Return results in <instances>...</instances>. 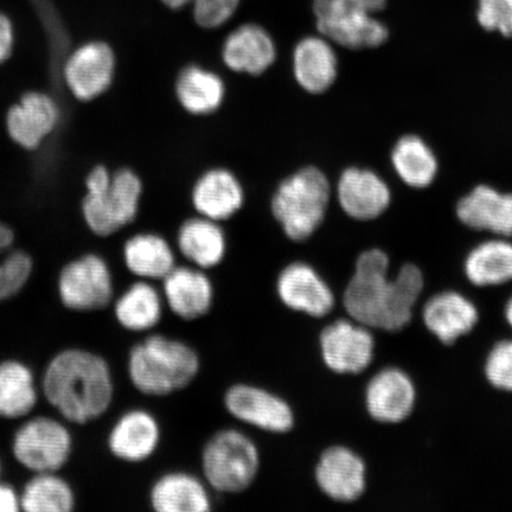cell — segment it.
I'll return each instance as SVG.
<instances>
[{"label": "cell", "instance_id": "836d02e7", "mask_svg": "<svg viewBox=\"0 0 512 512\" xmlns=\"http://www.w3.org/2000/svg\"><path fill=\"white\" fill-rule=\"evenodd\" d=\"M15 239L14 230L0 222V302L17 296L34 271L31 256L14 248Z\"/></svg>", "mask_w": 512, "mask_h": 512}, {"label": "cell", "instance_id": "3957f363", "mask_svg": "<svg viewBox=\"0 0 512 512\" xmlns=\"http://www.w3.org/2000/svg\"><path fill=\"white\" fill-rule=\"evenodd\" d=\"M201 358L188 343L150 335L128 352L127 375L140 394L163 398L187 388L200 374Z\"/></svg>", "mask_w": 512, "mask_h": 512}, {"label": "cell", "instance_id": "8d00e7d4", "mask_svg": "<svg viewBox=\"0 0 512 512\" xmlns=\"http://www.w3.org/2000/svg\"><path fill=\"white\" fill-rule=\"evenodd\" d=\"M476 16L483 30L512 38V0H478Z\"/></svg>", "mask_w": 512, "mask_h": 512}, {"label": "cell", "instance_id": "83f0119b", "mask_svg": "<svg viewBox=\"0 0 512 512\" xmlns=\"http://www.w3.org/2000/svg\"><path fill=\"white\" fill-rule=\"evenodd\" d=\"M210 492L204 479L185 471H171L153 483L149 501L157 512H208L213 509Z\"/></svg>", "mask_w": 512, "mask_h": 512}, {"label": "cell", "instance_id": "ba28073f", "mask_svg": "<svg viewBox=\"0 0 512 512\" xmlns=\"http://www.w3.org/2000/svg\"><path fill=\"white\" fill-rule=\"evenodd\" d=\"M72 451V433L63 422L50 416H35L24 422L12 441L17 462L35 473L60 471Z\"/></svg>", "mask_w": 512, "mask_h": 512}, {"label": "cell", "instance_id": "7a4b0ae2", "mask_svg": "<svg viewBox=\"0 0 512 512\" xmlns=\"http://www.w3.org/2000/svg\"><path fill=\"white\" fill-rule=\"evenodd\" d=\"M50 406L70 424L86 425L110 409L114 380L110 364L95 352L70 348L51 358L42 379Z\"/></svg>", "mask_w": 512, "mask_h": 512}, {"label": "cell", "instance_id": "5b68a950", "mask_svg": "<svg viewBox=\"0 0 512 512\" xmlns=\"http://www.w3.org/2000/svg\"><path fill=\"white\" fill-rule=\"evenodd\" d=\"M388 0H313L318 34L338 48L361 51L377 49L390 32L379 16Z\"/></svg>", "mask_w": 512, "mask_h": 512}, {"label": "cell", "instance_id": "8fae6325", "mask_svg": "<svg viewBox=\"0 0 512 512\" xmlns=\"http://www.w3.org/2000/svg\"><path fill=\"white\" fill-rule=\"evenodd\" d=\"M227 413L235 420L271 434H286L296 426V414L284 398L251 383H236L223 396Z\"/></svg>", "mask_w": 512, "mask_h": 512}, {"label": "cell", "instance_id": "1f68e13d", "mask_svg": "<svg viewBox=\"0 0 512 512\" xmlns=\"http://www.w3.org/2000/svg\"><path fill=\"white\" fill-rule=\"evenodd\" d=\"M38 399L35 376L16 360L0 363V418L21 419L29 415Z\"/></svg>", "mask_w": 512, "mask_h": 512}, {"label": "cell", "instance_id": "ac0fdd59", "mask_svg": "<svg viewBox=\"0 0 512 512\" xmlns=\"http://www.w3.org/2000/svg\"><path fill=\"white\" fill-rule=\"evenodd\" d=\"M61 111L53 96L30 91L9 108L5 127L12 142L22 149H38L60 124Z\"/></svg>", "mask_w": 512, "mask_h": 512}, {"label": "cell", "instance_id": "8992f818", "mask_svg": "<svg viewBox=\"0 0 512 512\" xmlns=\"http://www.w3.org/2000/svg\"><path fill=\"white\" fill-rule=\"evenodd\" d=\"M204 482L219 494H241L258 478L261 467L259 446L236 428L217 431L201 453Z\"/></svg>", "mask_w": 512, "mask_h": 512}, {"label": "cell", "instance_id": "484cf974", "mask_svg": "<svg viewBox=\"0 0 512 512\" xmlns=\"http://www.w3.org/2000/svg\"><path fill=\"white\" fill-rule=\"evenodd\" d=\"M389 160L395 176L409 189L426 190L438 179L439 157L420 134H403L392 146Z\"/></svg>", "mask_w": 512, "mask_h": 512}, {"label": "cell", "instance_id": "f1b7e54d", "mask_svg": "<svg viewBox=\"0 0 512 512\" xmlns=\"http://www.w3.org/2000/svg\"><path fill=\"white\" fill-rule=\"evenodd\" d=\"M123 260L128 272L146 281H162L177 266L174 247L152 232L130 236L123 246Z\"/></svg>", "mask_w": 512, "mask_h": 512}, {"label": "cell", "instance_id": "603a6c76", "mask_svg": "<svg viewBox=\"0 0 512 512\" xmlns=\"http://www.w3.org/2000/svg\"><path fill=\"white\" fill-rule=\"evenodd\" d=\"M162 283L164 304L179 319L187 322L201 319L214 305L213 281L200 268L177 265Z\"/></svg>", "mask_w": 512, "mask_h": 512}, {"label": "cell", "instance_id": "7c38bea8", "mask_svg": "<svg viewBox=\"0 0 512 512\" xmlns=\"http://www.w3.org/2000/svg\"><path fill=\"white\" fill-rule=\"evenodd\" d=\"M334 198L350 220L373 222L392 207L393 190L387 179L376 170L350 165L336 179Z\"/></svg>", "mask_w": 512, "mask_h": 512}, {"label": "cell", "instance_id": "e0dca14e", "mask_svg": "<svg viewBox=\"0 0 512 512\" xmlns=\"http://www.w3.org/2000/svg\"><path fill=\"white\" fill-rule=\"evenodd\" d=\"M315 480L331 501L354 503L367 490V465L351 448L331 446L317 460Z\"/></svg>", "mask_w": 512, "mask_h": 512}, {"label": "cell", "instance_id": "f546056e", "mask_svg": "<svg viewBox=\"0 0 512 512\" xmlns=\"http://www.w3.org/2000/svg\"><path fill=\"white\" fill-rule=\"evenodd\" d=\"M464 274L477 287L502 286L512 281V239L490 236L466 254Z\"/></svg>", "mask_w": 512, "mask_h": 512}, {"label": "cell", "instance_id": "d590c367", "mask_svg": "<svg viewBox=\"0 0 512 512\" xmlns=\"http://www.w3.org/2000/svg\"><path fill=\"white\" fill-rule=\"evenodd\" d=\"M484 375L492 388L512 393V339L498 342L490 350L484 364Z\"/></svg>", "mask_w": 512, "mask_h": 512}, {"label": "cell", "instance_id": "5bb4252c", "mask_svg": "<svg viewBox=\"0 0 512 512\" xmlns=\"http://www.w3.org/2000/svg\"><path fill=\"white\" fill-rule=\"evenodd\" d=\"M275 292L288 310L311 318L328 317L336 307L330 285L305 261H293L283 267L275 280Z\"/></svg>", "mask_w": 512, "mask_h": 512}, {"label": "cell", "instance_id": "4dcf8cb0", "mask_svg": "<svg viewBox=\"0 0 512 512\" xmlns=\"http://www.w3.org/2000/svg\"><path fill=\"white\" fill-rule=\"evenodd\" d=\"M162 292L152 281L131 284L114 302V317L126 331L144 334L156 328L164 315Z\"/></svg>", "mask_w": 512, "mask_h": 512}, {"label": "cell", "instance_id": "52a82bcc", "mask_svg": "<svg viewBox=\"0 0 512 512\" xmlns=\"http://www.w3.org/2000/svg\"><path fill=\"white\" fill-rule=\"evenodd\" d=\"M143 194L144 184L136 171H113L110 181L87 185L82 219L94 235L108 238L136 221Z\"/></svg>", "mask_w": 512, "mask_h": 512}, {"label": "cell", "instance_id": "cb8c5ba5", "mask_svg": "<svg viewBox=\"0 0 512 512\" xmlns=\"http://www.w3.org/2000/svg\"><path fill=\"white\" fill-rule=\"evenodd\" d=\"M422 323L441 344L453 345L471 334L479 322L475 303L456 291H445L428 299L421 313Z\"/></svg>", "mask_w": 512, "mask_h": 512}, {"label": "cell", "instance_id": "277c9868", "mask_svg": "<svg viewBox=\"0 0 512 512\" xmlns=\"http://www.w3.org/2000/svg\"><path fill=\"white\" fill-rule=\"evenodd\" d=\"M334 184L325 171L306 165L286 176L271 197L270 209L286 238L302 243L313 238L328 217Z\"/></svg>", "mask_w": 512, "mask_h": 512}, {"label": "cell", "instance_id": "7402d4cb", "mask_svg": "<svg viewBox=\"0 0 512 512\" xmlns=\"http://www.w3.org/2000/svg\"><path fill=\"white\" fill-rule=\"evenodd\" d=\"M162 441V428L151 412L130 409L119 416L108 433L112 456L128 464H139L153 457Z\"/></svg>", "mask_w": 512, "mask_h": 512}, {"label": "cell", "instance_id": "74e56055", "mask_svg": "<svg viewBox=\"0 0 512 512\" xmlns=\"http://www.w3.org/2000/svg\"><path fill=\"white\" fill-rule=\"evenodd\" d=\"M15 31L8 17L0 14V64L9 60L14 50Z\"/></svg>", "mask_w": 512, "mask_h": 512}, {"label": "cell", "instance_id": "30bf717a", "mask_svg": "<svg viewBox=\"0 0 512 512\" xmlns=\"http://www.w3.org/2000/svg\"><path fill=\"white\" fill-rule=\"evenodd\" d=\"M117 68V55L110 44L89 41L68 55L62 67V79L76 100L91 102L110 91Z\"/></svg>", "mask_w": 512, "mask_h": 512}, {"label": "cell", "instance_id": "e575fe53", "mask_svg": "<svg viewBox=\"0 0 512 512\" xmlns=\"http://www.w3.org/2000/svg\"><path fill=\"white\" fill-rule=\"evenodd\" d=\"M166 8L181 10L192 5V17L198 27L214 30L223 27L234 17L240 0H160Z\"/></svg>", "mask_w": 512, "mask_h": 512}, {"label": "cell", "instance_id": "6da1fadb", "mask_svg": "<svg viewBox=\"0 0 512 512\" xmlns=\"http://www.w3.org/2000/svg\"><path fill=\"white\" fill-rule=\"evenodd\" d=\"M390 256L369 248L357 256L354 273L343 292V307L350 319L369 329L398 332L412 322L424 293L425 274L407 262L390 278Z\"/></svg>", "mask_w": 512, "mask_h": 512}, {"label": "cell", "instance_id": "9a60e30c", "mask_svg": "<svg viewBox=\"0 0 512 512\" xmlns=\"http://www.w3.org/2000/svg\"><path fill=\"white\" fill-rule=\"evenodd\" d=\"M456 217L473 232L512 239V191L477 184L459 198Z\"/></svg>", "mask_w": 512, "mask_h": 512}, {"label": "cell", "instance_id": "4316f807", "mask_svg": "<svg viewBox=\"0 0 512 512\" xmlns=\"http://www.w3.org/2000/svg\"><path fill=\"white\" fill-rule=\"evenodd\" d=\"M175 96L184 112L209 117L221 110L227 98V85L215 70L191 63L179 70Z\"/></svg>", "mask_w": 512, "mask_h": 512}, {"label": "cell", "instance_id": "d4e9b609", "mask_svg": "<svg viewBox=\"0 0 512 512\" xmlns=\"http://www.w3.org/2000/svg\"><path fill=\"white\" fill-rule=\"evenodd\" d=\"M176 247L189 265L203 271L213 270L226 259L227 234L220 222L196 215L179 226Z\"/></svg>", "mask_w": 512, "mask_h": 512}, {"label": "cell", "instance_id": "9c48e42d", "mask_svg": "<svg viewBox=\"0 0 512 512\" xmlns=\"http://www.w3.org/2000/svg\"><path fill=\"white\" fill-rule=\"evenodd\" d=\"M57 290L61 303L68 310H104L114 298L111 267L101 255H81L64 265L57 280Z\"/></svg>", "mask_w": 512, "mask_h": 512}, {"label": "cell", "instance_id": "ffe728a7", "mask_svg": "<svg viewBox=\"0 0 512 512\" xmlns=\"http://www.w3.org/2000/svg\"><path fill=\"white\" fill-rule=\"evenodd\" d=\"M221 60L234 74L261 76L277 62L278 48L267 29L256 23H245L224 38Z\"/></svg>", "mask_w": 512, "mask_h": 512}, {"label": "cell", "instance_id": "f35d334b", "mask_svg": "<svg viewBox=\"0 0 512 512\" xmlns=\"http://www.w3.org/2000/svg\"><path fill=\"white\" fill-rule=\"evenodd\" d=\"M21 510L19 496L10 485L0 483V512H17Z\"/></svg>", "mask_w": 512, "mask_h": 512}, {"label": "cell", "instance_id": "d6986e66", "mask_svg": "<svg viewBox=\"0 0 512 512\" xmlns=\"http://www.w3.org/2000/svg\"><path fill=\"white\" fill-rule=\"evenodd\" d=\"M291 69L294 81L304 93H328L339 78L337 47L323 35L304 36L293 48Z\"/></svg>", "mask_w": 512, "mask_h": 512}, {"label": "cell", "instance_id": "ab89813d", "mask_svg": "<svg viewBox=\"0 0 512 512\" xmlns=\"http://www.w3.org/2000/svg\"><path fill=\"white\" fill-rule=\"evenodd\" d=\"M504 316L512 330V297L509 299L507 305H505Z\"/></svg>", "mask_w": 512, "mask_h": 512}, {"label": "cell", "instance_id": "2e32d148", "mask_svg": "<svg viewBox=\"0 0 512 512\" xmlns=\"http://www.w3.org/2000/svg\"><path fill=\"white\" fill-rule=\"evenodd\" d=\"M418 400L415 384L406 371L386 368L369 380L364 406L371 419L383 425H399L414 412Z\"/></svg>", "mask_w": 512, "mask_h": 512}, {"label": "cell", "instance_id": "d6a6232c", "mask_svg": "<svg viewBox=\"0 0 512 512\" xmlns=\"http://www.w3.org/2000/svg\"><path fill=\"white\" fill-rule=\"evenodd\" d=\"M21 509L27 512H70L75 508L72 486L56 472L36 473L19 496Z\"/></svg>", "mask_w": 512, "mask_h": 512}, {"label": "cell", "instance_id": "4fadbf2b", "mask_svg": "<svg viewBox=\"0 0 512 512\" xmlns=\"http://www.w3.org/2000/svg\"><path fill=\"white\" fill-rule=\"evenodd\" d=\"M318 344L325 367L337 375H360L374 361L376 342L371 329L352 319L326 325Z\"/></svg>", "mask_w": 512, "mask_h": 512}, {"label": "cell", "instance_id": "44dd1931", "mask_svg": "<svg viewBox=\"0 0 512 512\" xmlns=\"http://www.w3.org/2000/svg\"><path fill=\"white\" fill-rule=\"evenodd\" d=\"M190 201L196 215L222 223L243 208L246 192L232 170L216 166L198 176L191 188Z\"/></svg>", "mask_w": 512, "mask_h": 512}]
</instances>
